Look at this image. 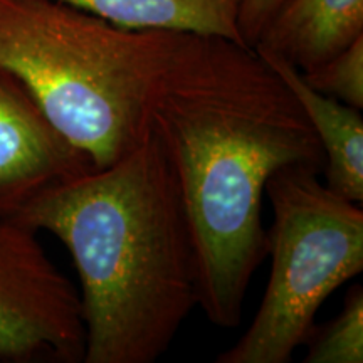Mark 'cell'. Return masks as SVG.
I'll return each mask as SVG.
<instances>
[{"label":"cell","instance_id":"8992f818","mask_svg":"<svg viewBox=\"0 0 363 363\" xmlns=\"http://www.w3.org/2000/svg\"><path fill=\"white\" fill-rule=\"evenodd\" d=\"M93 169L27 86L0 66V217L9 219L45 190Z\"/></svg>","mask_w":363,"mask_h":363},{"label":"cell","instance_id":"8fae6325","mask_svg":"<svg viewBox=\"0 0 363 363\" xmlns=\"http://www.w3.org/2000/svg\"><path fill=\"white\" fill-rule=\"evenodd\" d=\"M308 84L348 106L363 108V35L310 72Z\"/></svg>","mask_w":363,"mask_h":363},{"label":"cell","instance_id":"52a82bcc","mask_svg":"<svg viewBox=\"0 0 363 363\" xmlns=\"http://www.w3.org/2000/svg\"><path fill=\"white\" fill-rule=\"evenodd\" d=\"M293 91L325 155V185L347 201H363V118L360 110L320 93L288 59L254 48Z\"/></svg>","mask_w":363,"mask_h":363},{"label":"cell","instance_id":"277c9868","mask_svg":"<svg viewBox=\"0 0 363 363\" xmlns=\"http://www.w3.org/2000/svg\"><path fill=\"white\" fill-rule=\"evenodd\" d=\"M315 167L271 175V272L256 316L217 363H286L310 338L325 299L363 271V211L318 180Z\"/></svg>","mask_w":363,"mask_h":363},{"label":"cell","instance_id":"30bf717a","mask_svg":"<svg viewBox=\"0 0 363 363\" xmlns=\"http://www.w3.org/2000/svg\"><path fill=\"white\" fill-rule=\"evenodd\" d=\"M306 363L363 362V289L353 286L343 310L323 328H313L306 340Z\"/></svg>","mask_w":363,"mask_h":363},{"label":"cell","instance_id":"5b68a950","mask_svg":"<svg viewBox=\"0 0 363 363\" xmlns=\"http://www.w3.org/2000/svg\"><path fill=\"white\" fill-rule=\"evenodd\" d=\"M21 222L0 217V363H79V291Z\"/></svg>","mask_w":363,"mask_h":363},{"label":"cell","instance_id":"ba28073f","mask_svg":"<svg viewBox=\"0 0 363 363\" xmlns=\"http://www.w3.org/2000/svg\"><path fill=\"white\" fill-rule=\"evenodd\" d=\"M360 35L363 0H284L254 48L269 49L310 72Z\"/></svg>","mask_w":363,"mask_h":363},{"label":"cell","instance_id":"7a4b0ae2","mask_svg":"<svg viewBox=\"0 0 363 363\" xmlns=\"http://www.w3.org/2000/svg\"><path fill=\"white\" fill-rule=\"evenodd\" d=\"M9 219L65 244L79 276L84 363H153L199 306L192 235L148 131L103 169L54 185Z\"/></svg>","mask_w":363,"mask_h":363},{"label":"cell","instance_id":"6da1fadb","mask_svg":"<svg viewBox=\"0 0 363 363\" xmlns=\"http://www.w3.org/2000/svg\"><path fill=\"white\" fill-rule=\"evenodd\" d=\"M148 128L184 202L199 306L212 325L235 328L267 257V180L293 165L323 172L321 145L293 91L256 49L194 33L150 96Z\"/></svg>","mask_w":363,"mask_h":363},{"label":"cell","instance_id":"3957f363","mask_svg":"<svg viewBox=\"0 0 363 363\" xmlns=\"http://www.w3.org/2000/svg\"><path fill=\"white\" fill-rule=\"evenodd\" d=\"M189 33L128 29L61 0H0V66L94 169L148 131V103Z\"/></svg>","mask_w":363,"mask_h":363},{"label":"cell","instance_id":"7c38bea8","mask_svg":"<svg viewBox=\"0 0 363 363\" xmlns=\"http://www.w3.org/2000/svg\"><path fill=\"white\" fill-rule=\"evenodd\" d=\"M284 0H239L238 26L244 44L254 48Z\"/></svg>","mask_w":363,"mask_h":363},{"label":"cell","instance_id":"9c48e42d","mask_svg":"<svg viewBox=\"0 0 363 363\" xmlns=\"http://www.w3.org/2000/svg\"><path fill=\"white\" fill-rule=\"evenodd\" d=\"M128 29H160L217 35L244 44L239 0H61ZM246 45V44H244Z\"/></svg>","mask_w":363,"mask_h":363}]
</instances>
